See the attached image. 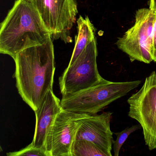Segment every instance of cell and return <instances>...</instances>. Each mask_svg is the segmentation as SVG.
<instances>
[{
    "label": "cell",
    "mask_w": 156,
    "mask_h": 156,
    "mask_svg": "<svg viewBox=\"0 0 156 156\" xmlns=\"http://www.w3.org/2000/svg\"><path fill=\"white\" fill-rule=\"evenodd\" d=\"M155 12L147 8L136 12L134 25L116 43L118 48L135 61L149 64L153 61L152 38Z\"/></svg>",
    "instance_id": "5"
},
{
    "label": "cell",
    "mask_w": 156,
    "mask_h": 156,
    "mask_svg": "<svg viewBox=\"0 0 156 156\" xmlns=\"http://www.w3.org/2000/svg\"><path fill=\"white\" fill-rule=\"evenodd\" d=\"M71 153L72 156H109L98 146L85 140H75L72 146Z\"/></svg>",
    "instance_id": "12"
},
{
    "label": "cell",
    "mask_w": 156,
    "mask_h": 156,
    "mask_svg": "<svg viewBox=\"0 0 156 156\" xmlns=\"http://www.w3.org/2000/svg\"><path fill=\"white\" fill-rule=\"evenodd\" d=\"M33 2L52 39L72 42L71 30L78 13L75 0H34Z\"/></svg>",
    "instance_id": "7"
},
{
    "label": "cell",
    "mask_w": 156,
    "mask_h": 156,
    "mask_svg": "<svg viewBox=\"0 0 156 156\" xmlns=\"http://www.w3.org/2000/svg\"><path fill=\"white\" fill-rule=\"evenodd\" d=\"M62 110L61 100L55 95L53 90H50L38 109L34 111L36 126L34 137L31 142L33 147L46 152V137L56 116Z\"/></svg>",
    "instance_id": "10"
},
{
    "label": "cell",
    "mask_w": 156,
    "mask_h": 156,
    "mask_svg": "<svg viewBox=\"0 0 156 156\" xmlns=\"http://www.w3.org/2000/svg\"><path fill=\"white\" fill-rule=\"evenodd\" d=\"M98 52L95 38L59 78L62 98L67 97L100 83L104 80L98 70Z\"/></svg>",
    "instance_id": "4"
},
{
    "label": "cell",
    "mask_w": 156,
    "mask_h": 156,
    "mask_svg": "<svg viewBox=\"0 0 156 156\" xmlns=\"http://www.w3.org/2000/svg\"><path fill=\"white\" fill-rule=\"evenodd\" d=\"M88 115L62 109L56 116L46 137L47 156H72V146L81 121Z\"/></svg>",
    "instance_id": "8"
},
{
    "label": "cell",
    "mask_w": 156,
    "mask_h": 156,
    "mask_svg": "<svg viewBox=\"0 0 156 156\" xmlns=\"http://www.w3.org/2000/svg\"><path fill=\"white\" fill-rule=\"evenodd\" d=\"M112 113L104 112L101 115H89L82 119L75 140H85L93 142L112 156L114 140L110 129Z\"/></svg>",
    "instance_id": "9"
},
{
    "label": "cell",
    "mask_w": 156,
    "mask_h": 156,
    "mask_svg": "<svg viewBox=\"0 0 156 156\" xmlns=\"http://www.w3.org/2000/svg\"><path fill=\"white\" fill-rule=\"evenodd\" d=\"M149 9L154 12H156V0H150Z\"/></svg>",
    "instance_id": "16"
},
{
    "label": "cell",
    "mask_w": 156,
    "mask_h": 156,
    "mask_svg": "<svg viewBox=\"0 0 156 156\" xmlns=\"http://www.w3.org/2000/svg\"><path fill=\"white\" fill-rule=\"evenodd\" d=\"M52 40L50 35L43 44L25 49L13 58L18 92L34 111L53 90L55 66Z\"/></svg>",
    "instance_id": "1"
},
{
    "label": "cell",
    "mask_w": 156,
    "mask_h": 156,
    "mask_svg": "<svg viewBox=\"0 0 156 156\" xmlns=\"http://www.w3.org/2000/svg\"><path fill=\"white\" fill-rule=\"evenodd\" d=\"M29 1H30L34 2V0H29Z\"/></svg>",
    "instance_id": "17"
},
{
    "label": "cell",
    "mask_w": 156,
    "mask_h": 156,
    "mask_svg": "<svg viewBox=\"0 0 156 156\" xmlns=\"http://www.w3.org/2000/svg\"><path fill=\"white\" fill-rule=\"evenodd\" d=\"M140 125H134L131 127H127L125 129L120 132L115 133L117 136V139L113 143V150H114V156H118L119 151L121 147L127 139L129 136L136 130L140 129L141 128Z\"/></svg>",
    "instance_id": "13"
},
{
    "label": "cell",
    "mask_w": 156,
    "mask_h": 156,
    "mask_svg": "<svg viewBox=\"0 0 156 156\" xmlns=\"http://www.w3.org/2000/svg\"><path fill=\"white\" fill-rule=\"evenodd\" d=\"M8 156H47L43 150L33 147L32 143L20 151L7 153Z\"/></svg>",
    "instance_id": "14"
},
{
    "label": "cell",
    "mask_w": 156,
    "mask_h": 156,
    "mask_svg": "<svg viewBox=\"0 0 156 156\" xmlns=\"http://www.w3.org/2000/svg\"><path fill=\"white\" fill-rule=\"evenodd\" d=\"M77 34L75 37V45L69 65L73 63L87 46L95 38V29L87 16H80L77 20Z\"/></svg>",
    "instance_id": "11"
},
{
    "label": "cell",
    "mask_w": 156,
    "mask_h": 156,
    "mask_svg": "<svg viewBox=\"0 0 156 156\" xmlns=\"http://www.w3.org/2000/svg\"><path fill=\"white\" fill-rule=\"evenodd\" d=\"M51 35L33 2L16 0L1 24L0 53L13 59L25 49L43 44Z\"/></svg>",
    "instance_id": "2"
},
{
    "label": "cell",
    "mask_w": 156,
    "mask_h": 156,
    "mask_svg": "<svg viewBox=\"0 0 156 156\" xmlns=\"http://www.w3.org/2000/svg\"><path fill=\"white\" fill-rule=\"evenodd\" d=\"M129 116L136 119L143 130L145 144L156 149V73L146 77L139 90L128 99Z\"/></svg>",
    "instance_id": "6"
},
{
    "label": "cell",
    "mask_w": 156,
    "mask_h": 156,
    "mask_svg": "<svg viewBox=\"0 0 156 156\" xmlns=\"http://www.w3.org/2000/svg\"><path fill=\"white\" fill-rule=\"evenodd\" d=\"M155 12V19L152 32V56L153 62H156V12Z\"/></svg>",
    "instance_id": "15"
},
{
    "label": "cell",
    "mask_w": 156,
    "mask_h": 156,
    "mask_svg": "<svg viewBox=\"0 0 156 156\" xmlns=\"http://www.w3.org/2000/svg\"><path fill=\"white\" fill-rule=\"evenodd\" d=\"M140 80L113 82L104 79L100 83L67 97L62 98V109L94 115L109 104L137 87Z\"/></svg>",
    "instance_id": "3"
}]
</instances>
